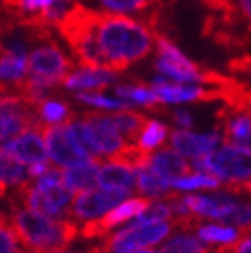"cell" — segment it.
I'll return each mask as SVG.
<instances>
[{"mask_svg":"<svg viewBox=\"0 0 251 253\" xmlns=\"http://www.w3.org/2000/svg\"><path fill=\"white\" fill-rule=\"evenodd\" d=\"M155 31L121 13H99V42L110 70L122 72L153 49Z\"/></svg>","mask_w":251,"mask_h":253,"instance_id":"6da1fadb","label":"cell"},{"mask_svg":"<svg viewBox=\"0 0 251 253\" xmlns=\"http://www.w3.org/2000/svg\"><path fill=\"white\" fill-rule=\"evenodd\" d=\"M9 219L18 241L34 253H63L79 235V226L72 221L52 217L22 207H11Z\"/></svg>","mask_w":251,"mask_h":253,"instance_id":"7a4b0ae2","label":"cell"},{"mask_svg":"<svg viewBox=\"0 0 251 253\" xmlns=\"http://www.w3.org/2000/svg\"><path fill=\"white\" fill-rule=\"evenodd\" d=\"M56 27L83 68H110L99 42V11L76 2Z\"/></svg>","mask_w":251,"mask_h":253,"instance_id":"3957f363","label":"cell"},{"mask_svg":"<svg viewBox=\"0 0 251 253\" xmlns=\"http://www.w3.org/2000/svg\"><path fill=\"white\" fill-rule=\"evenodd\" d=\"M172 230L169 221H138L108 237L101 246L88 253H135L162 243Z\"/></svg>","mask_w":251,"mask_h":253,"instance_id":"277c9868","label":"cell"},{"mask_svg":"<svg viewBox=\"0 0 251 253\" xmlns=\"http://www.w3.org/2000/svg\"><path fill=\"white\" fill-rule=\"evenodd\" d=\"M194 167L205 174L217 176L224 183H242L251 180V149L224 144L219 151L196 158Z\"/></svg>","mask_w":251,"mask_h":253,"instance_id":"5b68a950","label":"cell"},{"mask_svg":"<svg viewBox=\"0 0 251 253\" xmlns=\"http://www.w3.org/2000/svg\"><path fill=\"white\" fill-rule=\"evenodd\" d=\"M43 136L47 142L48 155L58 167L72 169L81 164L95 160L90 153L81 146L78 136L74 135L70 124L61 126H43Z\"/></svg>","mask_w":251,"mask_h":253,"instance_id":"8992f818","label":"cell"},{"mask_svg":"<svg viewBox=\"0 0 251 253\" xmlns=\"http://www.w3.org/2000/svg\"><path fill=\"white\" fill-rule=\"evenodd\" d=\"M43 124L38 108L22 95H2V146L34 126Z\"/></svg>","mask_w":251,"mask_h":253,"instance_id":"52a82bcc","label":"cell"},{"mask_svg":"<svg viewBox=\"0 0 251 253\" xmlns=\"http://www.w3.org/2000/svg\"><path fill=\"white\" fill-rule=\"evenodd\" d=\"M131 196V190L121 189H90L86 192L76 194L72 201L70 215L78 221L99 219L102 215L124 203Z\"/></svg>","mask_w":251,"mask_h":253,"instance_id":"ba28073f","label":"cell"},{"mask_svg":"<svg viewBox=\"0 0 251 253\" xmlns=\"http://www.w3.org/2000/svg\"><path fill=\"white\" fill-rule=\"evenodd\" d=\"M72 70L74 63L52 40L48 42V45L38 47L29 54V72L56 84H63Z\"/></svg>","mask_w":251,"mask_h":253,"instance_id":"9c48e42d","label":"cell"},{"mask_svg":"<svg viewBox=\"0 0 251 253\" xmlns=\"http://www.w3.org/2000/svg\"><path fill=\"white\" fill-rule=\"evenodd\" d=\"M153 201L147 198H135V200H126L119 207L113 210L106 212V214L99 217V219L86 221L79 230V235L84 239H95L106 235L111 228H115L117 224L124 223L127 219H135L138 215H142L145 210L149 209Z\"/></svg>","mask_w":251,"mask_h":253,"instance_id":"30bf717a","label":"cell"},{"mask_svg":"<svg viewBox=\"0 0 251 253\" xmlns=\"http://www.w3.org/2000/svg\"><path fill=\"white\" fill-rule=\"evenodd\" d=\"M43 126H34L27 131H24L22 135H18L16 138L2 146V151L11 155L13 158H16L18 162H22L24 166H34L40 162H48V149L47 142L43 136Z\"/></svg>","mask_w":251,"mask_h":253,"instance_id":"8fae6325","label":"cell"},{"mask_svg":"<svg viewBox=\"0 0 251 253\" xmlns=\"http://www.w3.org/2000/svg\"><path fill=\"white\" fill-rule=\"evenodd\" d=\"M81 121L86 124L88 131L93 136V142H95L97 149H99V155H104L108 160L127 146L124 136L117 131L106 113L84 112L81 115Z\"/></svg>","mask_w":251,"mask_h":253,"instance_id":"7c38bea8","label":"cell"},{"mask_svg":"<svg viewBox=\"0 0 251 253\" xmlns=\"http://www.w3.org/2000/svg\"><path fill=\"white\" fill-rule=\"evenodd\" d=\"M29 58H25V47L20 42L2 47V92L13 95L22 81L27 79Z\"/></svg>","mask_w":251,"mask_h":253,"instance_id":"4fadbf2b","label":"cell"},{"mask_svg":"<svg viewBox=\"0 0 251 253\" xmlns=\"http://www.w3.org/2000/svg\"><path fill=\"white\" fill-rule=\"evenodd\" d=\"M153 90L160 97V101L167 102H210L222 99L221 88L215 90H207L203 86H194V84H176L169 83L167 79L156 78L153 79Z\"/></svg>","mask_w":251,"mask_h":253,"instance_id":"5bb4252c","label":"cell"},{"mask_svg":"<svg viewBox=\"0 0 251 253\" xmlns=\"http://www.w3.org/2000/svg\"><path fill=\"white\" fill-rule=\"evenodd\" d=\"M221 142L219 131L207 133V135H194V133L176 129L170 133V146L179 155L190 156V158H201V156L212 155L217 144Z\"/></svg>","mask_w":251,"mask_h":253,"instance_id":"9a60e30c","label":"cell"},{"mask_svg":"<svg viewBox=\"0 0 251 253\" xmlns=\"http://www.w3.org/2000/svg\"><path fill=\"white\" fill-rule=\"evenodd\" d=\"M145 169L153 170L156 176L170 181V183L176 178L192 174V166L178 151H172L169 147H164V149H160L156 153H151Z\"/></svg>","mask_w":251,"mask_h":253,"instance_id":"2e32d148","label":"cell"},{"mask_svg":"<svg viewBox=\"0 0 251 253\" xmlns=\"http://www.w3.org/2000/svg\"><path fill=\"white\" fill-rule=\"evenodd\" d=\"M119 78V72L110 68H81L68 76L63 84L78 90H104Z\"/></svg>","mask_w":251,"mask_h":253,"instance_id":"e0dca14e","label":"cell"},{"mask_svg":"<svg viewBox=\"0 0 251 253\" xmlns=\"http://www.w3.org/2000/svg\"><path fill=\"white\" fill-rule=\"evenodd\" d=\"M106 115L127 144H138L140 136L144 135L145 127L149 124V119L135 110H121L119 113H106Z\"/></svg>","mask_w":251,"mask_h":253,"instance_id":"ac0fdd59","label":"cell"},{"mask_svg":"<svg viewBox=\"0 0 251 253\" xmlns=\"http://www.w3.org/2000/svg\"><path fill=\"white\" fill-rule=\"evenodd\" d=\"M99 169H101V158H95L92 162L81 164L78 167H72L63 172V183L70 192L81 194L86 190L93 189L99 178Z\"/></svg>","mask_w":251,"mask_h":253,"instance_id":"d6986e66","label":"cell"},{"mask_svg":"<svg viewBox=\"0 0 251 253\" xmlns=\"http://www.w3.org/2000/svg\"><path fill=\"white\" fill-rule=\"evenodd\" d=\"M97 183L101 189H121V190H133L136 189V176L133 174L131 167L108 162L106 166L99 169Z\"/></svg>","mask_w":251,"mask_h":253,"instance_id":"ffe728a7","label":"cell"},{"mask_svg":"<svg viewBox=\"0 0 251 253\" xmlns=\"http://www.w3.org/2000/svg\"><path fill=\"white\" fill-rule=\"evenodd\" d=\"M115 92L126 101L144 104L145 108H149L153 112H164V108H162L164 102L160 101V97L156 95L153 88H147L144 84H121V86L115 88Z\"/></svg>","mask_w":251,"mask_h":253,"instance_id":"44dd1931","label":"cell"},{"mask_svg":"<svg viewBox=\"0 0 251 253\" xmlns=\"http://www.w3.org/2000/svg\"><path fill=\"white\" fill-rule=\"evenodd\" d=\"M38 115L45 126H61L72 122V110L67 102L56 99H43L38 104Z\"/></svg>","mask_w":251,"mask_h":253,"instance_id":"7402d4cb","label":"cell"},{"mask_svg":"<svg viewBox=\"0 0 251 253\" xmlns=\"http://www.w3.org/2000/svg\"><path fill=\"white\" fill-rule=\"evenodd\" d=\"M29 178V169H25L22 162L2 151V196H5V190L11 187L24 185Z\"/></svg>","mask_w":251,"mask_h":253,"instance_id":"603a6c76","label":"cell"},{"mask_svg":"<svg viewBox=\"0 0 251 253\" xmlns=\"http://www.w3.org/2000/svg\"><path fill=\"white\" fill-rule=\"evenodd\" d=\"M248 232L244 230L230 228V226H215V224H199L198 226L199 241L210 244H222V246H230V244L237 243Z\"/></svg>","mask_w":251,"mask_h":253,"instance_id":"cb8c5ba5","label":"cell"},{"mask_svg":"<svg viewBox=\"0 0 251 253\" xmlns=\"http://www.w3.org/2000/svg\"><path fill=\"white\" fill-rule=\"evenodd\" d=\"M172 183L156 176L149 169H136V190L149 198H164Z\"/></svg>","mask_w":251,"mask_h":253,"instance_id":"d4e9b609","label":"cell"},{"mask_svg":"<svg viewBox=\"0 0 251 253\" xmlns=\"http://www.w3.org/2000/svg\"><path fill=\"white\" fill-rule=\"evenodd\" d=\"M160 253H212L207 250V246L199 243V239L192 237L188 234H179L170 237L167 243L162 246Z\"/></svg>","mask_w":251,"mask_h":253,"instance_id":"484cf974","label":"cell"},{"mask_svg":"<svg viewBox=\"0 0 251 253\" xmlns=\"http://www.w3.org/2000/svg\"><path fill=\"white\" fill-rule=\"evenodd\" d=\"M167 133H169V129H167L165 124H162V122H158V121H149L144 135L140 136V140H138L136 146L151 155L156 147H160L164 144L165 138H167Z\"/></svg>","mask_w":251,"mask_h":253,"instance_id":"4316f807","label":"cell"},{"mask_svg":"<svg viewBox=\"0 0 251 253\" xmlns=\"http://www.w3.org/2000/svg\"><path fill=\"white\" fill-rule=\"evenodd\" d=\"M172 187L178 190H192V189H221V180L213 174H190L183 178H176Z\"/></svg>","mask_w":251,"mask_h":253,"instance_id":"83f0119b","label":"cell"},{"mask_svg":"<svg viewBox=\"0 0 251 253\" xmlns=\"http://www.w3.org/2000/svg\"><path fill=\"white\" fill-rule=\"evenodd\" d=\"M76 99L81 102H88L92 106H99V108H106V110H129L131 108V101H117V99H108L101 93H93V92H79L76 95Z\"/></svg>","mask_w":251,"mask_h":253,"instance_id":"f1b7e54d","label":"cell"},{"mask_svg":"<svg viewBox=\"0 0 251 253\" xmlns=\"http://www.w3.org/2000/svg\"><path fill=\"white\" fill-rule=\"evenodd\" d=\"M0 248H2V253H24L18 248V237L15 234V228L11 224L9 215H2L0 219Z\"/></svg>","mask_w":251,"mask_h":253,"instance_id":"f546056e","label":"cell"},{"mask_svg":"<svg viewBox=\"0 0 251 253\" xmlns=\"http://www.w3.org/2000/svg\"><path fill=\"white\" fill-rule=\"evenodd\" d=\"M101 2L108 9L122 13V11H144L158 0H101Z\"/></svg>","mask_w":251,"mask_h":253,"instance_id":"4dcf8cb0","label":"cell"},{"mask_svg":"<svg viewBox=\"0 0 251 253\" xmlns=\"http://www.w3.org/2000/svg\"><path fill=\"white\" fill-rule=\"evenodd\" d=\"M212 253H251V234L242 235L237 243L230 246H222L219 250H213Z\"/></svg>","mask_w":251,"mask_h":253,"instance_id":"1f68e13d","label":"cell"},{"mask_svg":"<svg viewBox=\"0 0 251 253\" xmlns=\"http://www.w3.org/2000/svg\"><path fill=\"white\" fill-rule=\"evenodd\" d=\"M170 117H172V121L176 122L179 127H190L194 124L192 115L188 112H185V110H176V112L170 113Z\"/></svg>","mask_w":251,"mask_h":253,"instance_id":"d6a6232c","label":"cell"},{"mask_svg":"<svg viewBox=\"0 0 251 253\" xmlns=\"http://www.w3.org/2000/svg\"><path fill=\"white\" fill-rule=\"evenodd\" d=\"M222 187L230 192H246V194L251 196V180L242 181V183H224Z\"/></svg>","mask_w":251,"mask_h":253,"instance_id":"836d02e7","label":"cell"},{"mask_svg":"<svg viewBox=\"0 0 251 253\" xmlns=\"http://www.w3.org/2000/svg\"><path fill=\"white\" fill-rule=\"evenodd\" d=\"M239 4H241L242 11H244V15L251 20V0H239Z\"/></svg>","mask_w":251,"mask_h":253,"instance_id":"e575fe53","label":"cell"},{"mask_svg":"<svg viewBox=\"0 0 251 253\" xmlns=\"http://www.w3.org/2000/svg\"><path fill=\"white\" fill-rule=\"evenodd\" d=\"M241 146H242V147H248V149H251V131H250V135H248L246 138L242 140Z\"/></svg>","mask_w":251,"mask_h":253,"instance_id":"d590c367","label":"cell"},{"mask_svg":"<svg viewBox=\"0 0 251 253\" xmlns=\"http://www.w3.org/2000/svg\"><path fill=\"white\" fill-rule=\"evenodd\" d=\"M31 253H34V252H31Z\"/></svg>","mask_w":251,"mask_h":253,"instance_id":"8d00e7d4","label":"cell"}]
</instances>
